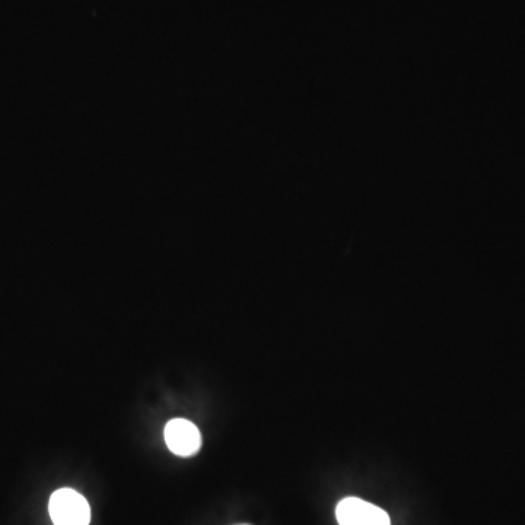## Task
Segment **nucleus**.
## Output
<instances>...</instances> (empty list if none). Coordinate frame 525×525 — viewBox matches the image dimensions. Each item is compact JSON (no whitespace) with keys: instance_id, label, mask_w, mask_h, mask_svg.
<instances>
[{"instance_id":"nucleus-2","label":"nucleus","mask_w":525,"mask_h":525,"mask_svg":"<svg viewBox=\"0 0 525 525\" xmlns=\"http://www.w3.org/2000/svg\"><path fill=\"white\" fill-rule=\"evenodd\" d=\"M340 525H390V517L383 509L359 498H346L337 505Z\"/></svg>"},{"instance_id":"nucleus-1","label":"nucleus","mask_w":525,"mask_h":525,"mask_svg":"<svg viewBox=\"0 0 525 525\" xmlns=\"http://www.w3.org/2000/svg\"><path fill=\"white\" fill-rule=\"evenodd\" d=\"M54 525H89L91 508L87 499L73 489H60L53 493L49 504Z\"/></svg>"},{"instance_id":"nucleus-3","label":"nucleus","mask_w":525,"mask_h":525,"mask_svg":"<svg viewBox=\"0 0 525 525\" xmlns=\"http://www.w3.org/2000/svg\"><path fill=\"white\" fill-rule=\"evenodd\" d=\"M164 437L168 448L180 457H192L202 447V435L190 420H170L165 426Z\"/></svg>"}]
</instances>
